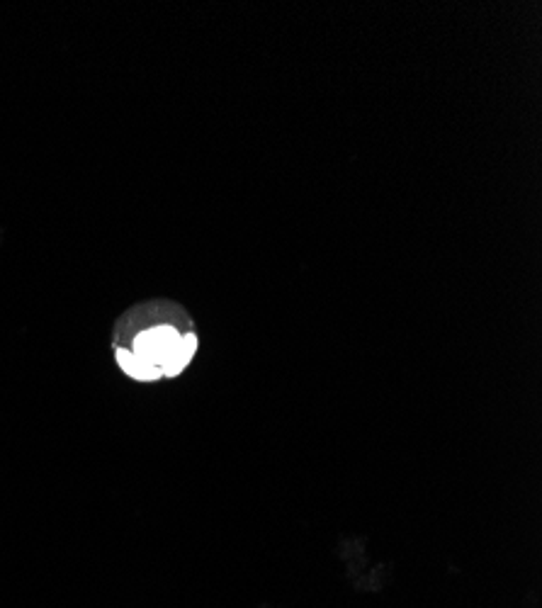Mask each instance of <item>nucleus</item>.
<instances>
[{
    "mask_svg": "<svg viewBox=\"0 0 542 608\" xmlns=\"http://www.w3.org/2000/svg\"><path fill=\"white\" fill-rule=\"evenodd\" d=\"M183 336L173 327H154L146 329L134 339V356L142 358L144 363L154 365L164 372L173 363V358L178 353Z\"/></svg>",
    "mask_w": 542,
    "mask_h": 608,
    "instance_id": "f257e3e1",
    "label": "nucleus"
},
{
    "mask_svg": "<svg viewBox=\"0 0 542 608\" xmlns=\"http://www.w3.org/2000/svg\"><path fill=\"white\" fill-rule=\"evenodd\" d=\"M117 365L129 375V378L142 380V382H151V380L164 378V372L158 370V368L144 363L142 358H136L132 350L126 349H117Z\"/></svg>",
    "mask_w": 542,
    "mask_h": 608,
    "instance_id": "f03ea898",
    "label": "nucleus"
},
{
    "mask_svg": "<svg viewBox=\"0 0 542 608\" xmlns=\"http://www.w3.org/2000/svg\"><path fill=\"white\" fill-rule=\"evenodd\" d=\"M195 350H197V336L195 334L183 336L178 353H176V358H173V363L164 370V378H178L180 372H183V368L190 363V358H193Z\"/></svg>",
    "mask_w": 542,
    "mask_h": 608,
    "instance_id": "7ed1b4c3",
    "label": "nucleus"
}]
</instances>
